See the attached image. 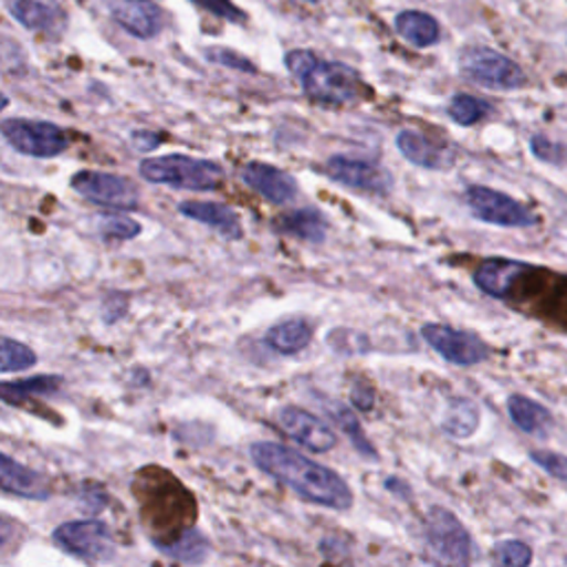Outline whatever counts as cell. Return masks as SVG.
<instances>
[{"instance_id": "cell-1", "label": "cell", "mask_w": 567, "mask_h": 567, "mask_svg": "<svg viewBox=\"0 0 567 567\" xmlns=\"http://www.w3.org/2000/svg\"><path fill=\"white\" fill-rule=\"evenodd\" d=\"M251 456L262 472L291 487L304 501L339 512L353 507L348 483L335 470L311 461L297 450L273 441H258L251 445Z\"/></svg>"}, {"instance_id": "cell-2", "label": "cell", "mask_w": 567, "mask_h": 567, "mask_svg": "<svg viewBox=\"0 0 567 567\" xmlns=\"http://www.w3.org/2000/svg\"><path fill=\"white\" fill-rule=\"evenodd\" d=\"M284 61L286 70L300 81L304 94L317 103L346 105L364 96L359 74L344 63L322 61L306 50H293Z\"/></svg>"}, {"instance_id": "cell-3", "label": "cell", "mask_w": 567, "mask_h": 567, "mask_svg": "<svg viewBox=\"0 0 567 567\" xmlns=\"http://www.w3.org/2000/svg\"><path fill=\"white\" fill-rule=\"evenodd\" d=\"M138 171L147 182L182 191H216L224 182V169L218 162L180 154L147 158Z\"/></svg>"}, {"instance_id": "cell-4", "label": "cell", "mask_w": 567, "mask_h": 567, "mask_svg": "<svg viewBox=\"0 0 567 567\" xmlns=\"http://www.w3.org/2000/svg\"><path fill=\"white\" fill-rule=\"evenodd\" d=\"M426 547L439 567H470L472 538L454 512L430 507L426 516Z\"/></svg>"}, {"instance_id": "cell-5", "label": "cell", "mask_w": 567, "mask_h": 567, "mask_svg": "<svg viewBox=\"0 0 567 567\" xmlns=\"http://www.w3.org/2000/svg\"><path fill=\"white\" fill-rule=\"evenodd\" d=\"M459 70L468 81L490 92H514L525 85V76L518 65L487 48L463 50L459 56Z\"/></svg>"}, {"instance_id": "cell-6", "label": "cell", "mask_w": 567, "mask_h": 567, "mask_svg": "<svg viewBox=\"0 0 567 567\" xmlns=\"http://www.w3.org/2000/svg\"><path fill=\"white\" fill-rule=\"evenodd\" d=\"M0 136L12 149L30 158H56L67 151L70 136L54 123L8 118L0 123Z\"/></svg>"}, {"instance_id": "cell-7", "label": "cell", "mask_w": 567, "mask_h": 567, "mask_svg": "<svg viewBox=\"0 0 567 567\" xmlns=\"http://www.w3.org/2000/svg\"><path fill=\"white\" fill-rule=\"evenodd\" d=\"M72 189L92 204L114 209V211H134L140 204V189L134 180L105 171H78L72 176Z\"/></svg>"}, {"instance_id": "cell-8", "label": "cell", "mask_w": 567, "mask_h": 567, "mask_svg": "<svg viewBox=\"0 0 567 567\" xmlns=\"http://www.w3.org/2000/svg\"><path fill=\"white\" fill-rule=\"evenodd\" d=\"M465 202L476 220L494 224V227L523 229V227L538 224V218L534 211H529L518 200H514L501 191H494L490 187H479V185L468 187Z\"/></svg>"}, {"instance_id": "cell-9", "label": "cell", "mask_w": 567, "mask_h": 567, "mask_svg": "<svg viewBox=\"0 0 567 567\" xmlns=\"http://www.w3.org/2000/svg\"><path fill=\"white\" fill-rule=\"evenodd\" d=\"M56 545L85 563H107L116 554L109 527L101 521H70L54 532Z\"/></svg>"}, {"instance_id": "cell-10", "label": "cell", "mask_w": 567, "mask_h": 567, "mask_svg": "<svg viewBox=\"0 0 567 567\" xmlns=\"http://www.w3.org/2000/svg\"><path fill=\"white\" fill-rule=\"evenodd\" d=\"M423 339L450 364L454 366H476L487 359V346L468 330L450 328L443 324H426L421 328Z\"/></svg>"}, {"instance_id": "cell-11", "label": "cell", "mask_w": 567, "mask_h": 567, "mask_svg": "<svg viewBox=\"0 0 567 567\" xmlns=\"http://www.w3.org/2000/svg\"><path fill=\"white\" fill-rule=\"evenodd\" d=\"M326 174L355 191H364L370 196H388L392 191V176L388 169L368 162V160H357V158H346V156H333L326 162Z\"/></svg>"}, {"instance_id": "cell-12", "label": "cell", "mask_w": 567, "mask_h": 567, "mask_svg": "<svg viewBox=\"0 0 567 567\" xmlns=\"http://www.w3.org/2000/svg\"><path fill=\"white\" fill-rule=\"evenodd\" d=\"M107 8L118 28H123L134 39L151 41L160 36L165 28L162 10L154 0H107Z\"/></svg>"}, {"instance_id": "cell-13", "label": "cell", "mask_w": 567, "mask_h": 567, "mask_svg": "<svg viewBox=\"0 0 567 567\" xmlns=\"http://www.w3.org/2000/svg\"><path fill=\"white\" fill-rule=\"evenodd\" d=\"M14 21L25 30L59 39L67 30V14L59 0H6Z\"/></svg>"}, {"instance_id": "cell-14", "label": "cell", "mask_w": 567, "mask_h": 567, "mask_svg": "<svg viewBox=\"0 0 567 567\" xmlns=\"http://www.w3.org/2000/svg\"><path fill=\"white\" fill-rule=\"evenodd\" d=\"M277 423L293 441L311 452H328L337 445V437L330 426L302 408H282L277 412Z\"/></svg>"}, {"instance_id": "cell-15", "label": "cell", "mask_w": 567, "mask_h": 567, "mask_svg": "<svg viewBox=\"0 0 567 567\" xmlns=\"http://www.w3.org/2000/svg\"><path fill=\"white\" fill-rule=\"evenodd\" d=\"M242 180L273 204H288L297 198V182L282 169L264 162H251L242 169Z\"/></svg>"}, {"instance_id": "cell-16", "label": "cell", "mask_w": 567, "mask_h": 567, "mask_svg": "<svg viewBox=\"0 0 567 567\" xmlns=\"http://www.w3.org/2000/svg\"><path fill=\"white\" fill-rule=\"evenodd\" d=\"M0 490L25 498H50L52 483L41 472L0 452Z\"/></svg>"}, {"instance_id": "cell-17", "label": "cell", "mask_w": 567, "mask_h": 567, "mask_svg": "<svg viewBox=\"0 0 567 567\" xmlns=\"http://www.w3.org/2000/svg\"><path fill=\"white\" fill-rule=\"evenodd\" d=\"M178 211L185 218H191L200 224H207L211 229H216L220 235L229 238V240H240L242 238V224L238 213L220 202H182L178 207Z\"/></svg>"}, {"instance_id": "cell-18", "label": "cell", "mask_w": 567, "mask_h": 567, "mask_svg": "<svg viewBox=\"0 0 567 567\" xmlns=\"http://www.w3.org/2000/svg\"><path fill=\"white\" fill-rule=\"evenodd\" d=\"M507 412H510V419L514 421V426L529 437L547 439L554 430L552 412L529 397L512 395L507 399Z\"/></svg>"}, {"instance_id": "cell-19", "label": "cell", "mask_w": 567, "mask_h": 567, "mask_svg": "<svg viewBox=\"0 0 567 567\" xmlns=\"http://www.w3.org/2000/svg\"><path fill=\"white\" fill-rule=\"evenodd\" d=\"M397 147L408 162L423 169H445L454 162V156L448 149H441L439 145L414 132H401L397 136Z\"/></svg>"}, {"instance_id": "cell-20", "label": "cell", "mask_w": 567, "mask_h": 567, "mask_svg": "<svg viewBox=\"0 0 567 567\" xmlns=\"http://www.w3.org/2000/svg\"><path fill=\"white\" fill-rule=\"evenodd\" d=\"M395 30L406 43H410L412 48H421V50L437 45L441 39L439 23L432 17H428L423 12H414V10L401 12L395 19Z\"/></svg>"}, {"instance_id": "cell-21", "label": "cell", "mask_w": 567, "mask_h": 567, "mask_svg": "<svg viewBox=\"0 0 567 567\" xmlns=\"http://www.w3.org/2000/svg\"><path fill=\"white\" fill-rule=\"evenodd\" d=\"M61 386H63V377H54V375H39V377L19 379V381H0V401H6L10 406H21L34 397L54 395Z\"/></svg>"}, {"instance_id": "cell-22", "label": "cell", "mask_w": 567, "mask_h": 567, "mask_svg": "<svg viewBox=\"0 0 567 567\" xmlns=\"http://www.w3.org/2000/svg\"><path fill=\"white\" fill-rule=\"evenodd\" d=\"M313 339V328L306 319H286L266 333V346L280 355H297Z\"/></svg>"}, {"instance_id": "cell-23", "label": "cell", "mask_w": 567, "mask_h": 567, "mask_svg": "<svg viewBox=\"0 0 567 567\" xmlns=\"http://www.w3.org/2000/svg\"><path fill=\"white\" fill-rule=\"evenodd\" d=\"M277 229L286 235L300 238L304 242H324L326 238V220L315 209H297L277 220Z\"/></svg>"}, {"instance_id": "cell-24", "label": "cell", "mask_w": 567, "mask_h": 567, "mask_svg": "<svg viewBox=\"0 0 567 567\" xmlns=\"http://www.w3.org/2000/svg\"><path fill=\"white\" fill-rule=\"evenodd\" d=\"M479 423H481V412H479L476 403L470 399H463V397H454L448 403L445 414L441 419L443 432L454 439L472 437L476 432Z\"/></svg>"}, {"instance_id": "cell-25", "label": "cell", "mask_w": 567, "mask_h": 567, "mask_svg": "<svg viewBox=\"0 0 567 567\" xmlns=\"http://www.w3.org/2000/svg\"><path fill=\"white\" fill-rule=\"evenodd\" d=\"M158 547L182 563H202L209 556V540L198 529H185L171 543H158Z\"/></svg>"}, {"instance_id": "cell-26", "label": "cell", "mask_w": 567, "mask_h": 567, "mask_svg": "<svg viewBox=\"0 0 567 567\" xmlns=\"http://www.w3.org/2000/svg\"><path fill=\"white\" fill-rule=\"evenodd\" d=\"M490 112H492V107L485 101H481L476 96H470V94H456L448 105L450 120L461 125V127H470V125L481 123L483 118H487Z\"/></svg>"}, {"instance_id": "cell-27", "label": "cell", "mask_w": 567, "mask_h": 567, "mask_svg": "<svg viewBox=\"0 0 567 567\" xmlns=\"http://www.w3.org/2000/svg\"><path fill=\"white\" fill-rule=\"evenodd\" d=\"M36 361L39 357L30 346L0 337V372H21L36 366Z\"/></svg>"}, {"instance_id": "cell-28", "label": "cell", "mask_w": 567, "mask_h": 567, "mask_svg": "<svg viewBox=\"0 0 567 567\" xmlns=\"http://www.w3.org/2000/svg\"><path fill=\"white\" fill-rule=\"evenodd\" d=\"M337 423L342 426V430L346 432V437L350 439V443L355 445V450L361 454V456H368V459H377V450L370 445V441L366 439V434L361 432V426H359V419L344 406H335L330 408Z\"/></svg>"}, {"instance_id": "cell-29", "label": "cell", "mask_w": 567, "mask_h": 567, "mask_svg": "<svg viewBox=\"0 0 567 567\" xmlns=\"http://www.w3.org/2000/svg\"><path fill=\"white\" fill-rule=\"evenodd\" d=\"M532 549L527 543L507 538L494 545V565L496 567H529Z\"/></svg>"}, {"instance_id": "cell-30", "label": "cell", "mask_w": 567, "mask_h": 567, "mask_svg": "<svg viewBox=\"0 0 567 567\" xmlns=\"http://www.w3.org/2000/svg\"><path fill=\"white\" fill-rule=\"evenodd\" d=\"M98 229L101 235L105 240H134L136 235H140V224L132 218H127L125 213H109V216H101L98 218Z\"/></svg>"}, {"instance_id": "cell-31", "label": "cell", "mask_w": 567, "mask_h": 567, "mask_svg": "<svg viewBox=\"0 0 567 567\" xmlns=\"http://www.w3.org/2000/svg\"><path fill=\"white\" fill-rule=\"evenodd\" d=\"M204 59L213 65H220V67H227V70H233V72H242V74H255L258 72L255 65L246 56H242L233 50H227V48H211V50L204 52Z\"/></svg>"}, {"instance_id": "cell-32", "label": "cell", "mask_w": 567, "mask_h": 567, "mask_svg": "<svg viewBox=\"0 0 567 567\" xmlns=\"http://www.w3.org/2000/svg\"><path fill=\"white\" fill-rule=\"evenodd\" d=\"M529 459L558 481H567V456L554 450H532Z\"/></svg>"}, {"instance_id": "cell-33", "label": "cell", "mask_w": 567, "mask_h": 567, "mask_svg": "<svg viewBox=\"0 0 567 567\" xmlns=\"http://www.w3.org/2000/svg\"><path fill=\"white\" fill-rule=\"evenodd\" d=\"M193 6L207 10L209 14L222 19V21H229V23H246V14L233 3V0H191Z\"/></svg>"}, {"instance_id": "cell-34", "label": "cell", "mask_w": 567, "mask_h": 567, "mask_svg": "<svg viewBox=\"0 0 567 567\" xmlns=\"http://www.w3.org/2000/svg\"><path fill=\"white\" fill-rule=\"evenodd\" d=\"M529 147H532V154H534L538 160L547 162V165H563V162H565V151H563V147H558L556 143H552V140L545 138V136H534L532 143H529Z\"/></svg>"}, {"instance_id": "cell-35", "label": "cell", "mask_w": 567, "mask_h": 567, "mask_svg": "<svg viewBox=\"0 0 567 567\" xmlns=\"http://www.w3.org/2000/svg\"><path fill=\"white\" fill-rule=\"evenodd\" d=\"M165 143V136L158 132H134L132 136V145L136 151H154Z\"/></svg>"}, {"instance_id": "cell-36", "label": "cell", "mask_w": 567, "mask_h": 567, "mask_svg": "<svg viewBox=\"0 0 567 567\" xmlns=\"http://www.w3.org/2000/svg\"><path fill=\"white\" fill-rule=\"evenodd\" d=\"M350 401L359 408V410H370L372 408V403H375V395H372V390L370 388H355L353 392H350Z\"/></svg>"}, {"instance_id": "cell-37", "label": "cell", "mask_w": 567, "mask_h": 567, "mask_svg": "<svg viewBox=\"0 0 567 567\" xmlns=\"http://www.w3.org/2000/svg\"><path fill=\"white\" fill-rule=\"evenodd\" d=\"M105 311L109 313V311H114L116 315V322H118V317H123L125 313H127V297L125 295H120V293H114V295H109L107 300H105ZM105 313V315H107Z\"/></svg>"}, {"instance_id": "cell-38", "label": "cell", "mask_w": 567, "mask_h": 567, "mask_svg": "<svg viewBox=\"0 0 567 567\" xmlns=\"http://www.w3.org/2000/svg\"><path fill=\"white\" fill-rule=\"evenodd\" d=\"M12 534H14V523L6 514H0V547L10 540Z\"/></svg>"}, {"instance_id": "cell-39", "label": "cell", "mask_w": 567, "mask_h": 567, "mask_svg": "<svg viewBox=\"0 0 567 567\" xmlns=\"http://www.w3.org/2000/svg\"><path fill=\"white\" fill-rule=\"evenodd\" d=\"M8 107H10V98L3 92H0V114H3Z\"/></svg>"}, {"instance_id": "cell-40", "label": "cell", "mask_w": 567, "mask_h": 567, "mask_svg": "<svg viewBox=\"0 0 567 567\" xmlns=\"http://www.w3.org/2000/svg\"><path fill=\"white\" fill-rule=\"evenodd\" d=\"M302 3H322V0H302Z\"/></svg>"}]
</instances>
